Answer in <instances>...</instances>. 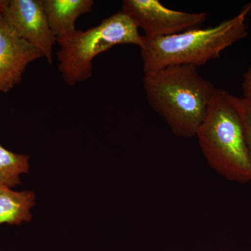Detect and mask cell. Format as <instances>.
<instances>
[{"label":"cell","mask_w":251,"mask_h":251,"mask_svg":"<svg viewBox=\"0 0 251 251\" xmlns=\"http://www.w3.org/2000/svg\"><path fill=\"white\" fill-rule=\"evenodd\" d=\"M196 136L206 162L218 174L232 182H251L245 130L232 94L216 90Z\"/></svg>","instance_id":"cell-3"},{"label":"cell","mask_w":251,"mask_h":251,"mask_svg":"<svg viewBox=\"0 0 251 251\" xmlns=\"http://www.w3.org/2000/svg\"><path fill=\"white\" fill-rule=\"evenodd\" d=\"M29 156L6 150L0 145V184L14 188L21 184L20 175L29 170Z\"/></svg>","instance_id":"cell-10"},{"label":"cell","mask_w":251,"mask_h":251,"mask_svg":"<svg viewBox=\"0 0 251 251\" xmlns=\"http://www.w3.org/2000/svg\"><path fill=\"white\" fill-rule=\"evenodd\" d=\"M244 98L251 99V66L244 74L242 83Z\"/></svg>","instance_id":"cell-12"},{"label":"cell","mask_w":251,"mask_h":251,"mask_svg":"<svg viewBox=\"0 0 251 251\" xmlns=\"http://www.w3.org/2000/svg\"><path fill=\"white\" fill-rule=\"evenodd\" d=\"M9 0H0V16L2 14L3 10H4L5 6L7 4Z\"/></svg>","instance_id":"cell-13"},{"label":"cell","mask_w":251,"mask_h":251,"mask_svg":"<svg viewBox=\"0 0 251 251\" xmlns=\"http://www.w3.org/2000/svg\"><path fill=\"white\" fill-rule=\"evenodd\" d=\"M44 57L0 16V92L7 93L21 83L26 68Z\"/></svg>","instance_id":"cell-7"},{"label":"cell","mask_w":251,"mask_h":251,"mask_svg":"<svg viewBox=\"0 0 251 251\" xmlns=\"http://www.w3.org/2000/svg\"><path fill=\"white\" fill-rule=\"evenodd\" d=\"M143 87L150 106L183 138L196 137L217 90L198 67L186 64L144 74Z\"/></svg>","instance_id":"cell-1"},{"label":"cell","mask_w":251,"mask_h":251,"mask_svg":"<svg viewBox=\"0 0 251 251\" xmlns=\"http://www.w3.org/2000/svg\"><path fill=\"white\" fill-rule=\"evenodd\" d=\"M57 43L59 72L65 83L74 87L92 77V62L97 55L120 44L140 48L143 36L131 18L119 11L95 27L57 38Z\"/></svg>","instance_id":"cell-4"},{"label":"cell","mask_w":251,"mask_h":251,"mask_svg":"<svg viewBox=\"0 0 251 251\" xmlns=\"http://www.w3.org/2000/svg\"><path fill=\"white\" fill-rule=\"evenodd\" d=\"M50 27L56 38L76 30L75 23L82 15L90 13L92 0H43Z\"/></svg>","instance_id":"cell-8"},{"label":"cell","mask_w":251,"mask_h":251,"mask_svg":"<svg viewBox=\"0 0 251 251\" xmlns=\"http://www.w3.org/2000/svg\"><path fill=\"white\" fill-rule=\"evenodd\" d=\"M251 11L249 2L237 16L214 27L198 28L163 37L143 36L140 54L144 74L173 65L198 67L219 58L225 49L247 37V16Z\"/></svg>","instance_id":"cell-2"},{"label":"cell","mask_w":251,"mask_h":251,"mask_svg":"<svg viewBox=\"0 0 251 251\" xmlns=\"http://www.w3.org/2000/svg\"><path fill=\"white\" fill-rule=\"evenodd\" d=\"M23 39L41 51L49 64L57 38L50 27L43 0H9L1 14Z\"/></svg>","instance_id":"cell-6"},{"label":"cell","mask_w":251,"mask_h":251,"mask_svg":"<svg viewBox=\"0 0 251 251\" xmlns=\"http://www.w3.org/2000/svg\"><path fill=\"white\" fill-rule=\"evenodd\" d=\"M36 196L30 191H13L0 184V225L22 224L32 219L30 209L35 205Z\"/></svg>","instance_id":"cell-9"},{"label":"cell","mask_w":251,"mask_h":251,"mask_svg":"<svg viewBox=\"0 0 251 251\" xmlns=\"http://www.w3.org/2000/svg\"><path fill=\"white\" fill-rule=\"evenodd\" d=\"M232 100L242 118L251 160V99L232 94Z\"/></svg>","instance_id":"cell-11"},{"label":"cell","mask_w":251,"mask_h":251,"mask_svg":"<svg viewBox=\"0 0 251 251\" xmlns=\"http://www.w3.org/2000/svg\"><path fill=\"white\" fill-rule=\"evenodd\" d=\"M122 12L131 18L145 37L158 38L198 29L206 13H187L167 8L158 0H124Z\"/></svg>","instance_id":"cell-5"}]
</instances>
